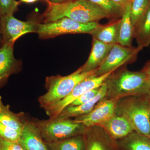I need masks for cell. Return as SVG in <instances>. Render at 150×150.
Listing matches in <instances>:
<instances>
[{
	"label": "cell",
	"instance_id": "1",
	"mask_svg": "<svg viewBox=\"0 0 150 150\" xmlns=\"http://www.w3.org/2000/svg\"><path fill=\"white\" fill-rule=\"evenodd\" d=\"M47 2L43 23L56 21L63 17L82 23L98 22L102 19L109 18L105 11L89 0H73L61 4Z\"/></svg>",
	"mask_w": 150,
	"mask_h": 150
},
{
	"label": "cell",
	"instance_id": "2",
	"mask_svg": "<svg viewBox=\"0 0 150 150\" xmlns=\"http://www.w3.org/2000/svg\"><path fill=\"white\" fill-rule=\"evenodd\" d=\"M117 70L104 82L107 87L105 97L119 100L125 97L145 96L150 91L146 75L142 71H132L126 68Z\"/></svg>",
	"mask_w": 150,
	"mask_h": 150
},
{
	"label": "cell",
	"instance_id": "3",
	"mask_svg": "<svg viewBox=\"0 0 150 150\" xmlns=\"http://www.w3.org/2000/svg\"><path fill=\"white\" fill-rule=\"evenodd\" d=\"M116 115L126 118L134 131L150 137V101L146 96L125 97L118 100Z\"/></svg>",
	"mask_w": 150,
	"mask_h": 150
},
{
	"label": "cell",
	"instance_id": "4",
	"mask_svg": "<svg viewBox=\"0 0 150 150\" xmlns=\"http://www.w3.org/2000/svg\"><path fill=\"white\" fill-rule=\"evenodd\" d=\"M97 69L87 72H83L80 67L71 74L46 77L45 87L47 92L38 98L40 107L43 109L56 104L68 96L81 81L96 74Z\"/></svg>",
	"mask_w": 150,
	"mask_h": 150
},
{
	"label": "cell",
	"instance_id": "5",
	"mask_svg": "<svg viewBox=\"0 0 150 150\" xmlns=\"http://www.w3.org/2000/svg\"><path fill=\"white\" fill-rule=\"evenodd\" d=\"M40 135L46 144L86 134L88 128L74 120L49 118L47 120L34 119Z\"/></svg>",
	"mask_w": 150,
	"mask_h": 150
},
{
	"label": "cell",
	"instance_id": "6",
	"mask_svg": "<svg viewBox=\"0 0 150 150\" xmlns=\"http://www.w3.org/2000/svg\"><path fill=\"white\" fill-rule=\"evenodd\" d=\"M100 24L98 22L82 23L67 17L51 22L38 23L36 33L41 39L53 38L67 34H90Z\"/></svg>",
	"mask_w": 150,
	"mask_h": 150
},
{
	"label": "cell",
	"instance_id": "7",
	"mask_svg": "<svg viewBox=\"0 0 150 150\" xmlns=\"http://www.w3.org/2000/svg\"><path fill=\"white\" fill-rule=\"evenodd\" d=\"M116 70H112L101 76H96L95 74L86 78L76 85L72 91L64 99L51 107L44 109L49 118H55L60 114L63 109L75 100L87 92L98 88L104 83L108 77Z\"/></svg>",
	"mask_w": 150,
	"mask_h": 150
},
{
	"label": "cell",
	"instance_id": "8",
	"mask_svg": "<svg viewBox=\"0 0 150 150\" xmlns=\"http://www.w3.org/2000/svg\"><path fill=\"white\" fill-rule=\"evenodd\" d=\"M142 49L138 46L126 47L118 43L113 44L107 57L97 69L96 76H101L135 62Z\"/></svg>",
	"mask_w": 150,
	"mask_h": 150
},
{
	"label": "cell",
	"instance_id": "9",
	"mask_svg": "<svg viewBox=\"0 0 150 150\" xmlns=\"http://www.w3.org/2000/svg\"><path fill=\"white\" fill-rule=\"evenodd\" d=\"M2 46L4 44L14 45L18 38L24 34L37 32L38 24L36 22L22 21L15 18L13 14L0 16Z\"/></svg>",
	"mask_w": 150,
	"mask_h": 150
},
{
	"label": "cell",
	"instance_id": "10",
	"mask_svg": "<svg viewBox=\"0 0 150 150\" xmlns=\"http://www.w3.org/2000/svg\"><path fill=\"white\" fill-rule=\"evenodd\" d=\"M118 100L105 97L100 101L91 111L76 117L74 120L88 128L98 126L115 114Z\"/></svg>",
	"mask_w": 150,
	"mask_h": 150
},
{
	"label": "cell",
	"instance_id": "11",
	"mask_svg": "<svg viewBox=\"0 0 150 150\" xmlns=\"http://www.w3.org/2000/svg\"><path fill=\"white\" fill-rule=\"evenodd\" d=\"M13 45L4 44L0 47V88L6 83L11 75L21 69V61L14 56Z\"/></svg>",
	"mask_w": 150,
	"mask_h": 150
},
{
	"label": "cell",
	"instance_id": "12",
	"mask_svg": "<svg viewBox=\"0 0 150 150\" xmlns=\"http://www.w3.org/2000/svg\"><path fill=\"white\" fill-rule=\"evenodd\" d=\"M86 150H118L116 140L112 139L100 126L89 127L85 134Z\"/></svg>",
	"mask_w": 150,
	"mask_h": 150
},
{
	"label": "cell",
	"instance_id": "13",
	"mask_svg": "<svg viewBox=\"0 0 150 150\" xmlns=\"http://www.w3.org/2000/svg\"><path fill=\"white\" fill-rule=\"evenodd\" d=\"M18 143L26 150H49L41 137L34 119H26Z\"/></svg>",
	"mask_w": 150,
	"mask_h": 150
},
{
	"label": "cell",
	"instance_id": "14",
	"mask_svg": "<svg viewBox=\"0 0 150 150\" xmlns=\"http://www.w3.org/2000/svg\"><path fill=\"white\" fill-rule=\"evenodd\" d=\"M98 126H100L112 139L116 141L123 139L135 131L126 118L115 114Z\"/></svg>",
	"mask_w": 150,
	"mask_h": 150
},
{
	"label": "cell",
	"instance_id": "15",
	"mask_svg": "<svg viewBox=\"0 0 150 150\" xmlns=\"http://www.w3.org/2000/svg\"><path fill=\"white\" fill-rule=\"evenodd\" d=\"M107 87L104 83L100 87L96 96L90 101L76 106H68L60 112L56 118L61 119H69L76 118L87 114L91 111L96 105L106 97Z\"/></svg>",
	"mask_w": 150,
	"mask_h": 150
},
{
	"label": "cell",
	"instance_id": "16",
	"mask_svg": "<svg viewBox=\"0 0 150 150\" xmlns=\"http://www.w3.org/2000/svg\"><path fill=\"white\" fill-rule=\"evenodd\" d=\"M93 39L91 52L86 62L81 67L83 72L96 69L102 64L113 46Z\"/></svg>",
	"mask_w": 150,
	"mask_h": 150
},
{
	"label": "cell",
	"instance_id": "17",
	"mask_svg": "<svg viewBox=\"0 0 150 150\" xmlns=\"http://www.w3.org/2000/svg\"><path fill=\"white\" fill-rule=\"evenodd\" d=\"M131 2L124 9L122 16L119 19L118 28V44L126 47L132 46L134 38V27L131 16Z\"/></svg>",
	"mask_w": 150,
	"mask_h": 150
},
{
	"label": "cell",
	"instance_id": "18",
	"mask_svg": "<svg viewBox=\"0 0 150 150\" xmlns=\"http://www.w3.org/2000/svg\"><path fill=\"white\" fill-rule=\"evenodd\" d=\"M26 120L23 112L14 113L9 105L4 104L0 96V122L21 134Z\"/></svg>",
	"mask_w": 150,
	"mask_h": 150
},
{
	"label": "cell",
	"instance_id": "19",
	"mask_svg": "<svg viewBox=\"0 0 150 150\" xmlns=\"http://www.w3.org/2000/svg\"><path fill=\"white\" fill-rule=\"evenodd\" d=\"M116 141L121 150H150V138L136 131Z\"/></svg>",
	"mask_w": 150,
	"mask_h": 150
},
{
	"label": "cell",
	"instance_id": "20",
	"mask_svg": "<svg viewBox=\"0 0 150 150\" xmlns=\"http://www.w3.org/2000/svg\"><path fill=\"white\" fill-rule=\"evenodd\" d=\"M119 20L112 22L105 25H100L90 33L93 39L106 44L113 45L117 42L118 28Z\"/></svg>",
	"mask_w": 150,
	"mask_h": 150
},
{
	"label": "cell",
	"instance_id": "21",
	"mask_svg": "<svg viewBox=\"0 0 150 150\" xmlns=\"http://www.w3.org/2000/svg\"><path fill=\"white\" fill-rule=\"evenodd\" d=\"M134 38L138 47L142 48L150 45V6L144 16L134 28Z\"/></svg>",
	"mask_w": 150,
	"mask_h": 150
},
{
	"label": "cell",
	"instance_id": "22",
	"mask_svg": "<svg viewBox=\"0 0 150 150\" xmlns=\"http://www.w3.org/2000/svg\"><path fill=\"white\" fill-rule=\"evenodd\" d=\"M46 144L49 150H86V143L85 136L83 134Z\"/></svg>",
	"mask_w": 150,
	"mask_h": 150
},
{
	"label": "cell",
	"instance_id": "23",
	"mask_svg": "<svg viewBox=\"0 0 150 150\" xmlns=\"http://www.w3.org/2000/svg\"><path fill=\"white\" fill-rule=\"evenodd\" d=\"M150 6V0H132L131 1V16L134 27L144 16Z\"/></svg>",
	"mask_w": 150,
	"mask_h": 150
},
{
	"label": "cell",
	"instance_id": "24",
	"mask_svg": "<svg viewBox=\"0 0 150 150\" xmlns=\"http://www.w3.org/2000/svg\"><path fill=\"white\" fill-rule=\"evenodd\" d=\"M102 8L108 14L109 18L121 17L124 9L112 2L111 0H89Z\"/></svg>",
	"mask_w": 150,
	"mask_h": 150
},
{
	"label": "cell",
	"instance_id": "25",
	"mask_svg": "<svg viewBox=\"0 0 150 150\" xmlns=\"http://www.w3.org/2000/svg\"><path fill=\"white\" fill-rule=\"evenodd\" d=\"M21 134L0 122V137L13 142L18 143Z\"/></svg>",
	"mask_w": 150,
	"mask_h": 150
},
{
	"label": "cell",
	"instance_id": "26",
	"mask_svg": "<svg viewBox=\"0 0 150 150\" xmlns=\"http://www.w3.org/2000/svg\"><path fill=\"white\" fill-rule=\"evenodd\" d=\"M19 4L16 0H0V16L13 15L17 10Z\"/></svg>",
	"mask_w": 150,
	"mask_h": 150
},
{
	"label": "cell",
	"instance_id": "27",
	"mask_svg": "<svg viewBox=\"0 0 150 150\" xmlns=\"http://www.w3.org/2000/svg\"><path fill=\"white\" fill-rule=\"evenodd\" d=\"M100 87L91 90L83 94L75 100L74 101L72 102L69 105L76 106L89 102L96 96L99 91Z\"/></svg>",
	"mask_w": 150,
	"mask_h": 150
},
{
	"label": "cell",
	"instance_id": "28",
	"mask_svg": "<svg viewBox=\"0 0 150 150\" xmlns=\"http://www.w3.org/2000/svg\"><path fill=\"white\" fill-rule=\"evenodd\" d=\"M0 150H24L18 142L5 139L0 137Z\"/></svg>",
	"mask_w": 150,
	"mask_h": 150
},
{
	"label": "cell",
	"instance_id": "29",
	"mask_svg": "<svg viewBox=\"0 0 150 150\" xmlns=\"http://www.w3.org/2000/svg\"><path fill=\"white\" fill-rule=\"evenodd\" d=\"M141 71L146 75L148 81L150 86V60L145 64L143 69Z\"/></svg>",
	"mask_w": 150,
	"mask_h": 150
},
{
	"label": "cell",
	"instance_id": "30",
	"mask_svg": "<svg viewBox=\"0 0 150 150\" xmlns=\"http://www.w3.org/2000/svg\"><path fill=\"white\" fill-rule=\"evenodd\" d=\"M111 1L123 9L128 4L131 2L129 1V0H111Z\"/></svg>",
	"mask_w": 150,
	"mask_h": 150
},
{
	"label": "cell",
	"instance_id": "31",
	"mask_svg": "<svg viewBox=\"0 0 150 150\" xmlns=\"http://www.w3.org/2000/svg\"><path fill=\"white\" fill-rule=\"evenodd\" d=\"M71 1L73 0H48L47 2L54 3V4H61V3L67 2Z\"/></svg>",
	"mask_w": 150,
	"mask_h": 150
},
{
	"label": "cell",
	"instance_id": "32",
	"mask_svg": "<svg viewBox=\"0 0 150 150\" xmlns=\"http://www.w3.org/2000/svg\"><path fill=\"white\" fill-rule=\"evenodd\" d=\"M39 1V0H21L20 2H21L25 3H32L35 2L36 1ZM48 1V0H46Z\"/></svg>",
	"mask_w": 150,
	"mask_h": 150
},
{
	"label": "cell",
	"instance_id": "33",
	"mask_svg": "<svg viewBox=\"0 0 150 150\" xmlns=\"http://www.w3.org/2000/svg\"><path fill=\"white\" fill-rule=\"evenodd\" d=\"M2 39L1 32V22H0V47L2 46Z\"/></svg>",
	"mask_w": 150,
	"mask_h": 150
},
{
	"label": "cell",
	"instance_id": "34",
	"mask_svg": "<svg viewBox=\"0 0 150 150\" xmlns=\"http://www.w3.org/2000/svg\"><path fill=\"white\" fill-rule=\"evenodd\" d=\"M145 96H146V97L148 99H149V100L150 101V91L149 92V93Z\"/></svg>",
	"mask_w": 150,
	"mask_h": 150
},
{
	"label": "cell",
	"instance_id": "35",
	"mask_svg": "<svg viewBox=\"0 0 150 150\" xmlns=\"http://www.w3.org/2000/svg\"><path fill=\"white\" fill-rule=\"evenodd\" d=\"M132 0H129V1H132Z\"/></svg>",
	"mask_w": 150,
	"mask_h": 150
},
{
	"label": "cell",
	"instance_id": "36",
	"mask_svg": "<svg viewBox=\"0 0 150 150\" xmlns=\"http://www.w3.org/2000/svg\"><path fill=\"white\" fill-rule=\"evenodd\" d=\"M24 149V150H26L25 149Z\"/></svg>",
	"mask_w": 150,
	"mask_h": 150
},
{
	"label": "cell",
	"instance_id": "37",
	"mask_svg": "<svg viewBox=\"0 0 150 150\" xmlns=\"http://www.w3.org/2000/svg\"></svg>",
	"mask_w": 150,
	"mask_h": 150
}]
</instances>
